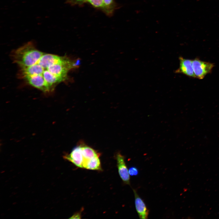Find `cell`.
Returning a JSON list of instances; mask_svg holds the SVG:
<instances>
[{
  "label": "cell",
  "instance_id": "cell-1",
  "mask_svg": "<svg viewBox=\"0 0 219 219\" xmlns=\"http://www.w3.org/2000/svg\"><path fill=\"white\" fill-rule=\"evenodd\" d=\"M11 56L19 68V78L46 93L52 92L57 85L66 80L68 72L79 64L78 59L42 52L32 42L15 50Z\"/></svg>",
  "mask_w": 219,
  "mask_h": 219
},
{
  "label": "cell",
  "instance_id": "cell-2",
  "mask_svg": "<svg viewBox=\"0 0 219 219\" xmlns=\"http://www.w3.org/2000/svg\"><path fill=\"white\" fill-rule=\"evenodd\" d=\"M192 66L196 78L203 79L211 72L214 66L213 63L201 61L198 58L192 60Z\"/></svg>",
  "mask_w": 219,
  "mask_h": 219
},
{
  "label": "cell",
  "instance_id": "cell-3",
  "mask_svg": "<svg viewBox=\"0 0 219 219\" xmlns=\"http://www.w3.org/2000/svg\"><path fill=\"white\" fill-rule=\"evenodd\" d=\"M117 167L119 176L123 182L130 185V175L126 165L125 158L120 153L116 156Z\"/></svg>",
  "mask_w": 219,
  "mask_h": 219
},
{
  "label": "cell",
  "instance_id": "cell-4",
  "mask_svg": "<svg viewBox=\"0 0 219 219\" xmlns=\"http://www.w3.org/2000/svg\"><path fill=\"white\" fill-rule=\"evenodd\" d=\"M64 158L71 162L77 166L83 168L84 158L81 146L75 147L69 154L64 155Z\"/></svg>",
  "mask_w": 219,
  "mask_h": 219
},
{
  "label": "cell",
  "instance_id": "cell-5",
  "mask_svg": "<svg viewBox=\"0 0 219 219\" xmlns=\"http://www.w3.org/2000/svg\"><path fill=\"white\" fill-rule=\"evenodd\" d=\"M134 196V203L136 211L140 219L148 218L149 211L143 200L138 194L137 191L133 189Z\"/></svg>",
  "mask_w": 219,
  "mask_h": 219
},
{
  "label": "cell",
  "instance_id": "cell-6",
  "mask_svg": "<svg viewBox=\"0 0 219 219\" xmlns=\"http://www.w3.org/2000/svg\"><path fill=\"white\" fill-rule=\"evenodd\" d=\"M179 68L175 71L176 73H181L190 77L196 78L193 71L192 60L185 59L182 57H179Z\"/></svg>",
  "mask_w": 219,
  "mask_h": 219
},
{
  "label": "cell",
  "instance_id": "cell-7",
  "mask_svg": "<svg viewBox=\"0 0 219 219\" xmlns=\"http://www.w3.org/2000/svg\"><path fill=\"white\" fill-rule=\"evenodd\" d=\"M99 156H97L84 162L83 168L92 170H101Z\"/></svg>",
  "mask_w": 219,
  "mask_h": 219
},
{
  "label": "cell",
  "instance_id": "cell-8",
  "mask_svg": "<svg viewBox=\"0 0 219 219\" xmlns=\"http://www.w3.org/2000/svg\"><path fill=\"white\" fill-rule=\"evenodd\" d=\"M81 146L84 158L83 163L95 157L99 156V154L92 148L87 146Z\"/></svg>",
  "mask_w": 219,
  "mask_h": 219
},
{
  "label": "cell",
  "instance_id": "cell-9",
  "mask_svg": "<svg viewBox=\"0 0 219 219\" xmlns=\"http://www.w3.org/2000/svg\"><path fill=\"white\" fill-rule=\"evenodd\" d=\"M103 10L108 15H112L116 8V5L114 0H103Z\"/></svg>",
  "mask_w": 219,
  "mask_h": 219
},
{
  "label": "cell",
  "instance_id": "cell-10",
  "mask_svg": "<svg viewBox=\"0 0 219 219\" xmlns=\"http://www.w3.org/2000/svg\"><path fill=\"white\" fill-rule=\"evenodd\" d=\"M86 2H88L95 8L103 10V0H87Z\"/></svg>",
  "mask_w": 219,
  "mask_h": 219
},
{
  "label": "cell",
  "instance_id": "cell-11",
  "mask_svg": "<svg viewBox=\"0 0 219 219\" xmlns=\"http://www.w3.org/2000/svg\"><path fill=\"white\" fill-rule=\"evenodd\" d=\"M129 174L132 176H136L138 175L139 170L138 169L135 167L132 166L128 169Z\"/></svg>",
  "mask_w": 219,
  "mask_h": 219
},
{
  "label": "cell",
  "instance_id": "cell-12",
  "mask_svg": "<svg viewBox=\"0 0 219 219\" xmlns=\"http://www.w3.org/2000/svg\"><path fill=\"white\" fill-rule=\"evenodd\" d=\"M67 2L71 5H81L85 1V0H67Z\"/></svg>",
  "mask_w": 219,
  "mask_h": 219
},
{
  "label": "cell",
  "instance_id": "cell-13",
  "mask_svg": "<svg viewBox=\"0 0 219 219\" xmlns=\"http://www.w3.org/2000/svg\"><path fill=\"white\" fill-rule=\"evenodd\" d=\"M81 217V214L80 213H77L74 214L70 218L71 219H80Z\"/></svg>",
  "mask_w": 219,
  "mask_h": 219
},
{
  "label": "cell",
  "instance_id": "cell-14",
  "mask_svg": "<svg viewBox=\"0 0 219 219\" xmlns=\"http://www.w3.org/2000/svg\"><path fill=\"white\" fill-rule=\"evenodd\" d=\"M85 0V2H87V0Z\"/></svg>",
  "mask_w": 219,
  "mask_h": 219
}]
</instances>
